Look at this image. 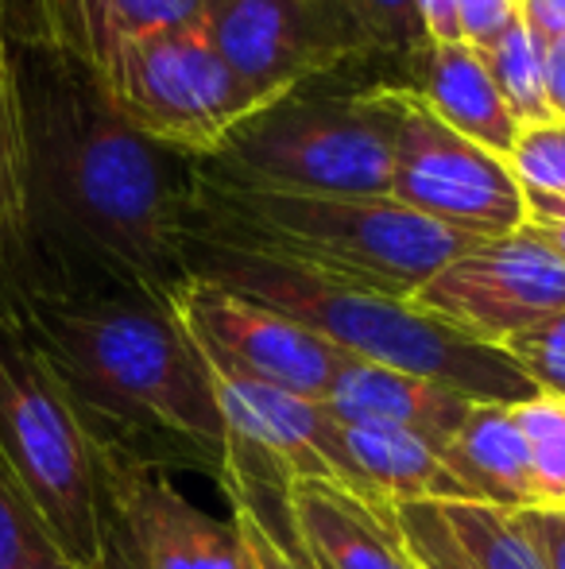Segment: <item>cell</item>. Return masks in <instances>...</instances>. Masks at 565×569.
Segmentation results:
<instances>
[{
    "label": "cell",
    "mask_w": 565,
    "mask_h": 569,
    "mask_svg": "<svg viewBox=\"0 0 565 569\" xmlns=\"http://www.w3.org/2000/svg\"><path fill=\"white\" fill-rule=\"evenodd\" d=\"M426 86L418 90L426 106L453 132L481 143L484 151H492L500 159L512 156L519 124H515L512 109H507L504 93L496 90L481 54L468 43H437L426 47Z\"/></svg>",
    "instance_id": "18"
},
{
    "label": "cell",
    "mask_w": 565,
    "mask_h": 569,
    "mask_svg": "<svg viewBox=\"0 0 565 569\" xmlns=\"http://www.w3.org/2000/svg\"><path fill=\"white\" fill-rule=\"evenodd\" d=\"M437 511L473 569H551L543 550L519 527L515 511L473 500L437 503Z\"/></svg>",
    "instance_id": "21"
},
{
    "label": "cell",
    "mask_w": 565,
    "mask_h": 569,
    "mask_svg": "<svg viewBox=\"0 0 565 569\" xmlns=\"http://www.w3.org/2000/svg\"><path fill=\"white\" fill-rule=\"evenodd\" d=\"M507 167L519 187L543 190V194H565V120L519 128Z\"/></svg>",
    "instance_id": "24"
},
{
    "label": "cell",
    "mask_w": 565,
    "mask_h": 569,
    "mask_svg": "<svg viewBox=\"0 0 565 569\" xmlns=\"http://www.w3.org/2000/svg\"><path fill=\"white\" fill-rule=\"evenodd\" d=\"M519 12L543 43L565 36V0H519Z\"/></svg>",
    "instance_id": "31"
},
{
    "label": "cell",
    "mask_w": 565,
    "mask_h": 569,
    "mask_svg": "<svg viewBox=\"0 0 565 569\" xmlns=\"http://www.w3.org/2000/svg\"><path fill=\"white\" fill-rule=\"evenodd\" d=\"M325 403L337 419L387 422V427L411 430L437 453L457 438L465 419L476 411V399L461 396L445 383L395 372V368L372 365V360L349 357V352L333 376Z\"/></svg>",
    "instance_id": "16"
},
{
    "label": "cell",
    "mask_w": 565,
    "mask_h": 569,
    "mask_svg": "<svg viewBox=\"0 0 565 569\" xmlns=\"http://www.w3.org/2000/svg\"><path fill=\"white\" fill-rule=\"evenodd\" d=\"M364 98L392 132V190L407 210L476 240L512 237L527 226L523 187L507 159L453 132L407 86H376Z\"/></svg>",
    "instance_id": "8"
},
{
    "label": "cell",
    "mask_w": 565,
    "mask_h": 569,
    "mask_svg": "<svg viewBox=\"0 0 565 569\" xmlns=\"http://www.w3.org/2000/svg\"><path fill=\"white\" fill-rule=\"evenodd\" d=\"M523 202H527V221L565 226V194H543V190L523 187Z\"/></svg>",
    "instance_id": "33"
},
{
    "label": "cell",
    "mask_w": 565,
    "mask_h": 569,
    "mask_svg": "<svg viewBox=\"0 0 565 569\" xmlns=\"http://www.w3.org/2000/svg\"><path fill=\"white\" fill-rule=\"evenodd\" d=\"M407 302L445 330L500 349L512 333L565 310V260L523 226L461 252Z\"/></svg>",
    "instance_id": "10"
},
{
    "label": "cell",
    "mask_w": 565,
    "mask_h": 569,
    "mask_svg": "<svg viewBox=\"0 0 565 569\" xmlns=\"http://www.w3.org/2000/svg\"><path fill=\"white\" fill-rule=\"evenodd\" d=\"M418 20L430 39V47L437 43H461V16H457V0H415Z\"/></svg>",
    "instance_id": "30"
},
{
    "label": "cell",
    "mask_w": 565,
    "mask_h": 569,
    "mask_svg": "<svg viewBox=\"0 0 565 569\" xmlns=\"http://www.w3.org/2000/svg\"><path fill=\"white\" fill-rule=\"evenodd\" d=\"M8 318L51 360L93 442L225 480L213 380L163 295L31 279Z\"/></svg>",
    "instance_id": "2"
},
{
    "label": "cell",
    "mask_w": 565,
    "mask_h": 569,
    "mask_svg": "<svg viewBox=\"0 0 565 569\" xmlns=\"http://www.w3.org/2000/svg\"><path fill=\"white\" fill-rule=\"evenodd\" d=\"M476 54H481V62L488 67L496 90L504 93L515 124L535 128V124L558 120L551 101H546V43L527 28L523 12H515V20L504 28V36Z\"/></svg>",
    "instance_id": "20"
},
{
    "label": "cell",
    "mask_w": 565,
    "mask_h": 569,
    "mask_svg": "<svg viewBox=\"0 0 565 569\" xmlns=\"http://www.w3.org/2000/svg\"><path fill=\"white\" fill-rule=\"evenodd\" d=\"M546 101L554 117L565 120V36L546 43Z\"/></svg>",
    "instance_id": "32"
},
{
    "label": "cell",
    "mask_w": 565,
    "mask_h": 569,
    "mask_svg": "<svg viewBox=\"0 0 565 569\" xmlns=\"http://www.w3.org/2000/svg\"><path fill=\"white\" fill-rule=\"evenodd\" d=\"M186 244L229 248L356 291L407 302L430 276L481 244L395 198L294 194L198 171Z\"/></svg>",
    "instance_id": "3"
},
{
    "label": "cell",
    "mask_w": 565,
    "mask_h": 569,
    "mask_svg": "<svg viewBox=\"0 0 565 569\" xmlns=\"http://www.w3.org/2000/svg\"><path fill=\"white\" fill-rule=\"evenodd\" d=\"M28 132V248L47 240L105 283L163 295L186 279L190 194L74 54L12 43Z\"/></svg>",
    "instance_id": "1"
},
{
    "label": "cell",
    "mask_w": 565,
    "mask_h": 569,
    "mask_svg": "<svg viewBox=\"0 0 565 569\" xmlns=\"http://www.w3.org/2000/svg\"><path fill=\"white\" fill-rule=\"evenodd\" d=\"M93 78L137 132L186 156H221L236 128L272 109L221 62L202 20L117 47Z\"/></svg>",
    "instance_id": "6"
},
{
    "label": "cell",
    "mask_w": 565,
    "mask_h": 569,
    "mask_svg": "<svg viewBox=\"0 0 565 569\" xmlns=\"http://www.w3.org/2000/svg\"><path fill=\"white\" fill-rule=\"evenodd\" d=\"M186 276H202L260 307L280 310L349 357L445 383L476 403H523L538 396L504 349L461 338L403 299L356 291L210 244H186Z\"/></svg>",
    "instance_id": "4"
},
{
    "label": "cell",
    "mask_w": 565,
    "mask_h": 569,
    "mask_svg": "<svg viewBox=\"0 0 565 569\" xmlns=\"http://www.w3.org/2000/svg\"><path fill=\"white\" fill-rule=\"evenodd\" d=\"M244 555H249V550H244ZM249 566H252V569H256V562H252V558H249Z\"/></svg>",
    "instance_id": "37"
},
{
    "label": "cell",
    "mask_w": 565,
    "mask_h": 569,
    "mask_svg": "<svg viewBox=\"0 0 565 569\" xmlns=\"http://www.w3.org/2000/svg\"><path fill=\"white\" fill-rule=\"evenodd\" d=\"M93 450L105 527L137 569H252L236 527L198 508L163 469L117 446L93 442Z\"/></svg>",
    "instance_id": "13"
},
{
    "label": "cell",
    "mask_w": 565,
    "mask_h": 569,
    "mask_svg": "<svg viewBox=\"0 0 565 569\" xmlns=\"http://www.w3.org/2000/svg\"><path fill=\"white\" fill-rule=\"evenodd\" d=\"M233 527H236V535H241L249 558L256 562V569H310L302 550L294 547V542H283L280 535H275V527L268 523L252 503L233 500Z\"/></svg>",
    "instance_id": "27"
},
{
    "label": "cell",
    "mask_w": 565,
    "mask_h": 569,
    "mask_svg": "<svg viewBox=\"0 0 565 569\" xmlns=\"http://www.w3.org/2000/svg\"><path fill=\"white\" fill-rule=\"evenodd\" d=\"M376 51H426L430 39L415 0H341Z\"/></svg>",
    "instance_id": "25"
},
{
    "label": "cell",
    "mask_w": 565,
    "mask_h": 569,
    "mask_svg": "<svg viewBox=\"0 0 565 569\" xmlns=\"http://www.w3.org/2000/svg\"><path fill=\"white\" fill-rule=\"evenodd\" d=\"M527 226L535 229L538 237H543L546 244H551L554 252H558L562 260H565V226H543V221H527Z\"/></svg>",
    "instance_id": "36"
},
{
    "label": "cell",
    "mask_w": 565,
    "mask_h": 569,
    "mask_svg": "<svg viewBox=\"0 0 565 569\" xmlns=\"http://www.w3.org/2000/svg\"><path fill=\"white\" fill-rule=\"evenodd\" d=\"M47 535L39 527V519L31 516V508L20 500V492L12 488V480L0 469V569H20L28 558L31 542Z\"/></svg>",
    "instance_id": "28"
},
{
    "label": "cell",
    "mask_w": 565,
    "mask_h": 569,
    "mask_svg": "<svg viewBox=\"0 0 565 569\" xmlns=\"http://www.w3.org/2000/svg\"><path fill=\"white\" fill-rule=\"evenodd\" d=\"M101 569H137V562L129 558V550L121 547L113 531L105 527V558H101Z\"/></svg>",
    "instance_id": "35"
},
{
    "label": "cell",
    "mask_w": 565,
    "mask_h": 569,
    "mask_svg": "<svg viewBox=\"0 0 565 569\" xmlns=\"http://www.w3.org/2000/svg\"><path fill=\"white\" fill-rule=\"evenodd\" d=\"M512 415L527 446L535 511H565V399L531 396Z\"/></svg>",
    "instance_id": "22"
},
{
    "label": "cell",
    "mask_w": 565,
    "mask_h": 569,
    "mask_svg": "<svg viewBox=\"0 0 565 569\" xmlns=\"http://www.w3.org/2000/svg\"><path fill=\"white\" fill-rule=\"evenodd\" d=\"M283 508L294 527V547L322 569H423L400 535L395 508L333 480H299Z\"/></svg>",
    "instance_id": "14"
},
{
    "label": "cell",
    "mask_w": 565,
    "mask_h": 569,
    "mask_svg": "<svg viewBox=\"0 0 565 569\" xmlns=\"http://www.w3.org/2000/svg\"><path fill=\"white\" fill-rule=\"evenodd\" d=\"M20 569H74V566H70L67 558L54 550V542L47 539V535H39V539L31 542L28 558L20 562Z\"/></svg>",
    "instance_id": "34"
},
{
    "label": "cell",
    "mask_w": 565,
    "mask_h": 569,
    "mask_svg": "<svg viewBox=\"0 0 565 569\" xmlns=\"http://www.w3.org/2000/svg\"><path fill=\"white\" fill-rule=\"evenodd\" d=\"M333 469L341 488L376 503H457L473 500L445 469L442 453L418 435L387 422H349L333 427ZM476 503V500H473Z\"/></svg>",
    "instance_id": "15"
},
{
    "label": "cell",
    "mask_w": 565,
    "mask_h": 569,
    "mask_svg": "<svg viewBox=\"0 0 565 569\" xmlns=\"http://www.w3.org/2000/svg\"><path fill=\"white\" fill-rule=\"evenodd\" d=\"M225 422V485L233 500H260L299 480H333V427L337 415L322 399H302L229 368L205 365Z\"/></svg>",
    "instance_id": "12"
},
{
    "label": "cell",
    "mask_w": 565,
    "mask_h": 569,
    "mask_svg": "<svg viewBox=\"0 0 565 569\" xmlns=\"http://www.w3.org/2000/svg\"><path fill=\"white\" fill-rule=\"evenodd\" d=\"M210 171L294 194L380 198L392 190V132L369 98L280 101L236 128Z\"/></svg>",
    "instance_id": "7"
},
{
    "label": "cell",
    "mask_w": 565,
    "mask_h": 569,
    "mask_svg": "<svg viewBox=\"0 0 565 569\" xmlns=\"http://www.w3.org/2000/svg\"><path fill=\"white\" fill-rule=\"evenodd\" d=\"M202 28L264 106L364 51H376L341 0H205Z\"/></svg>",
    "instance_id": "9"
},
{
    "label": "cell",
    "mask_w": 565,
    "mask_h": 569,
    "mask_svg": "<svg viewBox=\"0 0 565 569\" xmlns=\"http://www.w3.org/2000/svg\"><path fill=\"white\" fill-rule=\"evenodd\" d=\"M395 519H400L403 542L423 569H473L453 542L450 527L442 523L437 503H395Z\"/></svg>",
    "instance_id": "26"
},
{
    "label": "cell",
    "mask_w": 565,
    "mask_h": 569,
    "mask_svg": "<svg viewBox=\"0 0 565 569\" xmlns=\"http://www.w3.org/2000/svg\"><path fill=\"white\" fill-rule=\"evenodd\" d=\"M167 302L205 365L325 403L333 376L345 360L337 345L283 318L280 310L260 307L202 276L179 279L167 291Z\"/></svg>",
    "instance_id": "11"
},
{
    "label": "cell",
    "mask_w": 565,
    "mask_h": 569,
    "mask_svg": "<svg viewBox=\"0 0 565 569\" xmlns=\"http://www.w3.org/2000/svg\"><path fill=\"white\" fill-rule=\"evenodd\" d=\"M4 4H8V0H0V8H4Z\"/></svg>",
    "instance_id": "38"
},
{
    "label": "cell",
    "mask_w": 565,
    "mask_h": 569,
    "mask_svg": "<svg viewBox=\"0 0 565 569\" xmlns=\"http://www.w3.org/2000/svg\"><path fill=\"white\" fill-rule=\"evenodd\" d=\"M0 469L74 569H101L105 500L98 450L51 360L0 315Z\"/></svg>",
    "instance_id": "5"
},
{
    "label": "cell",
    "mask_w": 565,
    "mask_h": 569,
    "mask_svg": "<svg viewBox=\"0 0 565 569\" xmlns=\"http://www.w3.org/2000/svg\"><path fill=\"white\" fill-rule=\"evenodd\" d=\"M527 539L543 550L546 566L565 569V511H515Z\"/></svg>",
    "instance_id": "29"
},
{
    "label": "cell",
    "mask_w": 565,
    "mask_h": 569,
    "mask_svg": "<svg viewBox=\"0 0 565 569\" xmlns=\"http://www.w3.org/2000/svg\"><path fill=\"white\" fill-rule=\"evenodd\" d=\"M28 252V132L16 74V51L0 8V263Z\"/></svg>",
    "instance_id": "19"
},
{
    "label": "cell",
    "mask_w": 565,
    "mask_h": 569,
    "mask_svg": "<svg viewBox=\"0 0 565 569\" xmlns=\"http://www.w3.org/2000/svg\"><path fill=\"white\" fill-rule=\"evenodd\" d=\"M512 407L515 403H476L457 438L442 450V461L476 503L535 511L527 446L515 427Z\"/></svg>",
    "instance_id": "17"
},
{
    "label": "cell",
    "mask_w": 565,
    "mask_h": 569,
    "mask_svg": "<svg viewBox=\"0 0 565 569\" xmlns=\"http://www.w3.org/2000/svg\"><path fill=\"white\" fill-rule=\"evenodd\" d=\"M500 349L531 380L538 396L565 399V310L512 333Z\"/></svg>",
    "instance_id": "23"
}]
</instances>
